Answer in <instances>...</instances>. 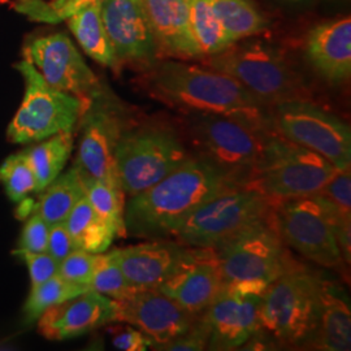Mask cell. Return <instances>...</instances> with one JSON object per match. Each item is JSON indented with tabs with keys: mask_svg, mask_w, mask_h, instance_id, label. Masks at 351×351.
<instances>
[{
	"mask_svg": "<svg viewBox=\"0 0 351 351\" xmlns=\"http://www.w3.org/2000/svg\"><path fill=\"white\" fill-rule=\"evenodd\" d=\"M241 185L233 176L193 154L173 172L125 201L126 236L149 241L172 239L202 204Z\"/></svg>",
	"mask_w": 351,
	"mask_h": 351,
	"instance_id": "obj_1",
	"label": "cell"
},
{
	"mask_svg": "<svg viewBox=\"0 0 351 351\" xmlns=\"http://www.w3.org/2000/svg\"><path fill=\"white\" fill-rule=\"evenodd\" d=\"M147 88L154 98L184 112L223 114L272 128L268 107L234 78L208 66L160 62L151 69Z\"/></svg>",
	"mask_w": 351,
	"mask_h": 351,
	"instance_id": "obj_2",
	"label": "cell"
},
{
	"mask_svg": "<svg viewBox=\"0 0 351 351\" xmlns=\"http://www.w3.org/2000/svg\"><path fill=\"white\" fill-rule=\"evenodd\" d=\"M275 224L287 246L307 261L339 268L351 261V219L322 194L275 203Z\"/></svg>",
	"mask_w": 351,
	"mask_h": 351,
	"instance_id": "obj_3",
	"label": "cell"
},
{
	"mask_svg": "<svg viewBox=\"0 0 351 351\" xmlns=\"http://www.w3.org/2000/svg\"><path fill=\"white\" fill-rule=\"evenodd\" d=\"M322 278L297 263L275 280L264 291L255 337L280 346L307 348L319 322Z\"/></svg>",
	"mask_w": 351,
	"mask_h": 351,
	"instance_id": "obj_4",
	"label": "cell"
},
{
	"mask_svg": "<svg viewBox=\"0 0 351 351\" xmlns=\"http://www.w3.org/2000/svg\"><path fill=\"white\" fill-rule=\"evenodd\" d=\"M204 65L234 78L265 107L308 99V91L284 53L262 40L236 42L203 59Z\"/></svg>",
	"mask_w": 351,
	"mask_h": 351,
	"instance_id": "obj_5",
	"label": "cell"
},
{
	"mask_svg": "<svg viewBox=\"0 0 351 351\" xmlns=\"http://www.w3.org/2000/svg\"><path fill=\"white\" fill-rule=\"evenodd\" d=\"M272 128L213 113H189L185 139L191 154L211 162L242 185L263 156Z\"/></svg>",
	"mask_w": 351,
	"mask_h": 351,
	"instance_id": "obj_6",
	"label": "cell"
},
{
	"mask_svg": "<svg viewBox=\"0 0 351 351\" xmlns=\"http://www.w3.org/2000/svg\"><path fill=\"white\" fill-rule=\"evenodd\" d=\"M185 137L163 123L133 121L114 151L120 188L130 197L152 186L191 156Z\"/></svg>",
	"mask_w": 351,
	"mask_h": 351,
	"instance_id": "obj_7",
	"label": "cell"
},
{
	"mask_svg": "<svg viewBox=\"0 0 351 351\" xmlns=\"http://www.w3.org/2000/svg\"><path fill=\"white\" fill-rule=\"evenodd\" d=\"M224 289L264 294L267 288L297 262L280 237L275 215L217 249Z\"/></svg>",
	"mask_w": 351,
	"mask_h": 351,
	"instance_id": "obj_8",
	"label": "cell"
},
{
	"mask_svg": "<svg viewBox=\"0 0 351 351\" xmlns=\"http://www.w3.org/2000/svg\"><path fill=\"white\" fill-rule=\"evenodd\" d=\"M337 171L322 155L274 133L245 186L272 201H285L317 194Z\"/></svg>",
	"mask_w": 351,
	"mask_h": 351,
	"instance_id": "obj_9",
	"label": "cell"
},
{
	"mask_svg": "<svg viewBox=\"0 0 351 351\" xmlns=\"http://www.w3.org/2000/svg\"><path fill=\"white\" fill-rule=\"evenodd\" d=\"M276 202L245 185L202 204L178 228L173 241L188 247L217 249L274 215Z\"/></svg>",
	"mask_w": 351,
	"mask_h": 351,
	"instance_id": "obj_10",
	"label": "cell"
},
{
	"mask_svg": "<svg viewBox=\"0 0 351 351\" xmlns=\"http://www.w3.org/2000/svg\"><path fill=\"white\" fill-rule=\"evenodd\" d=\"M16 68L24 77L25 94L7 130L10 142L26 145L75 132L88 101L52 88L25 59L16 64Z\"/></svg>",
	"mask_w": 351,
	"mask_h": 351,
	"instance_id": "obj_11",
	"label": "cell"
},
{
	"mask_svg": "<svg viewBox=\"0 0 351 351\" xmlns=\"http://www.w3.org/2000/svg\"><path fill=\"white\" fill-rule=\"evenodd\" d=\"M133 117L124 103L107 86L88 99L78 128L81 137L75 167L82 180H101L119 184L114 165V151Z\"/></svg>",
	"mask_w": 351,
	"mask_h": 351,
	"instance_id": "obj_12",
	"label": "cell"
},
{
	"mask_svg": "<svg viewBox=\"0 0 351 351\" xmlns=\"http://www.w3.org/2000/svg\"><path fill=\"white\" fill-rule=\"evenodd\" d=\"M275 133L314 151L339 169L350 168L351 130L343 120L310 99L282 101L269 107Z\"/></svg>",
	"mask_w": 351,
	"mask_h": 351,
	"instance_id": "obj_13",
	"label": "cell"
},
{
	"mask_svg": "<svg viewBox=\"0 0 351 351\" xmlns=\"http://www.w3.org/2000/svg\"><path fill=\"white\" fill-rule=\"evenodd\" d=\"M23 53L52 88L81 99L88 101L106 86L64 33L30 38Z\"/></svg>",
	"mask_w": 351,
	"mask_h": 351,
	"instance_id": "obj_14",
	"label": "cell"
},
{
	"mask_svg": "<svg viewBox=\"0 0 351 351\" xmlns=\"http://www.w3.org/2000/svg\"><path fill=\"white\" fill-rule=\"evenodd\" d=\"M116 302V322L129 324L143 332L152 342V349L182 336L195 324L199 316L184 310L159 289L137 290Z\"/></svg>",
	"mask_w": 351,
	"mask_h": 351,
	"instance_id": "obj_15",
	"label": "cell"
},
{
	"mask_svg": "<svg viewBox=\"0 0 351 351\" xmlns=\"http://www.w3.org/2000/svg\"><path fill=\"white\" fill-rule=\"evenodd\" d=\"M262 298L263 294L224 289L201 314L210 335L207 350H236L249 343L261 329Z\"/></svg>",
	"mask_w": 351,
	"mask_h": 351,
	"instance_id": "obj_16",
	"label": "cell"
},
{
	"mask_svg": "<svg viewBox=\"0 0 351 351\" xmlns=\"http://www.w3.org/2000/svg\"><path fill=\"white\" fill-rule=\"evenodd\" d=\"M158 289L190 314L199 316L224 291L216 251L186 246L173 275Z\"/></svg>",
	"mask_w": 351,
	"mask_h": 351,
	"instance_id": "obj_17",
	"label": "cell"
},
{
	"mask_svg": "<svg viewBox=\"0 0 351 351\" xmlns=\"http://www.w3.org/2000/svg\"><path fill=\"white\" fill-rule=\"evenodd\" d=\"M101 16L119 65L156 59L159 47L142 0H101Z\"/></svg>",
	"mask_w": 351,
	"mask_h": 351,
	"instance_id": "obj_18",
	"label": "cell"
},
{
	"mask_svg": "<svg viewBox=\"0 0 351 351\" xmlns=\"http://www.w3.org/2000/svg\"><path fill=\"white\" fill-rule=\"evenodd\" d=\"M116 322V302L88 290L52 306L38 319V332L51 341H65Z\"/></svg>",
	"mask_w": 351,
	"mask_h": 351,
	"instance_id": "obj_19",
	"label": "cell"
},
{
	"mask_svg": "<svg viewBox=\"0 0 351 351\" xmlns=\"http://www.w3.org/2000/svg\"><path fill=\"white\" fill-rule=\"evenodd\" d=\"M186 246L168 239L114 249L113 255L129 285L134 290L158 289L173 275Z\"/></svg>",
	"mask_w": 351,
	"mask_h": 351,
	"instance_id": "obj_20",
	"label": "cell"
},
{
	"mask_svg": "<svg viewBox=\"0 0 351 351\" xmlns=\"http://www.w3.org/2000/svg\"><path fill=\"white\" fill-rule=\"evenodd\" d=\"M306 56L315 71L330 84L351 75L350 16L315 26L306 39Z\"/></svg>",
	"mask_w": 351,
	"mask_h": 351,
	"instance_id": "obj_21",
	"label": "cell"
},
{
	"mask_svg": "<svg viewBox=\"0 0 351 351\" xmlns=\"http://www.w3.org/2000/svg\"><path fill=\"white\" fill-rule=\"evenodd\" d=\"M159 52L180 60L201 59L190 26L191 0H142Z\"/></svg>",
	"mask_w": 351,
	"mask_h": 351,
	"instance_id": "obj_22",
	"label": "cell"
},
{
	"mask_svg": "<svg viewBox=\"0 0 351 351\" xmlns=\"http://www.w3.org/2000/svg\"><path fill=\"white\" fill-rule=\"evenodd\" d=\"M315 350L349 351L351 311L349 295L336 282L322 278L320 314L310 345Z\"/></svg>",
	"mask_w": 351,
	"mask_h": 351,
	"instance_id": "obj_23",
	"label": "cell"
},
{
	"mask_svg": "<svg viewBox=\"0 0 351 351\" xmlns=\"http://www.w3.org/2000/svg\"><path fill=\"white\" fill-rule=\"evenodd\" d=\"M101 0H94L68 17L66 21L86 55L103 66L116 69L119 63L101 21Z\"/></svg>",
	"mask_w": 351,
	"mask_h": 351,
	"instance_id": "obj_24",
	"label": "cell"
},
{
	"mask_svg": "<svg viewBox=\"0 0 351 351\" xmlns=\"http://www.w3.org/2000/svg\"><path fill=\"white\" fill-rule=\"evenodd\" d=\"M40 193L39 201L33 206V213L52 226L66 220L75 204L85 197V186L78 171L72 167L58 176Z\"/></svg>",
	"mask_w": 351,
	"mask_h": 351,
	"instance_id": "obj_25",
	"label": "cell"
},
{
	"mask_svg": "<svg viewBox=\"0 0 351 351\" xmlns=\"http://www.w3.org/2000/svg\"><path fill=\"white\" fill-rule=\"evenodd\" d=\"M77 250L101 254L108 250L116 233L84 197L64 221Z\"/></svg>",
	"mask_w": 351,
	"mask_h": 351,
	"instance_id": "obj_26",
	"label": "cell"
},
{
	"mask_svg": "<svg viewBox=\"0 0 351 351\" xmlns=\"http://www.w3.org/2000/svg\"><path fill=\"white\" fill-rule=\"evenodd\" d=\"M73 151V132H64L30 146L23 154L30 164L36 180L37 193L47 188L63 172Z\"/></svg>",
	"mask_w": 351,
	"mask_h": 351,
	"instance_id": "obj_27",
	"label": "cell"
},
{
	"mask_svg": "<svg viewBox=\"0 0 351 351\" xmlns=\"http://www.w3.org/2000/svg\"><path fill=\"white\" fill-rule=\"evenodd\" d=\"M213 11L232 43L264 33L269 21L251 0H211Z\"/></svg>",
	"mask_w": 351,
	"mask_h": 351,
	"instance_id": "obj_28",
	"label": "cell"
},
{
	"mask_svg": "<svg viewBox=\"0 0 351 351\" xmlns=\"http://www.w3.org/2000/svg\"><path fill=\"white\" fill-rule=\"evenodd\" d=\"M190 26L201 59L216 55L233 45L213 11L211 0H191Z\"/></svg>",
	"mask_w": 351,
	"mask_h": 351,
	"instance_id": "obj_29",
	"label": "cell"
},
{
	"mask_svg": "<svg viewBox=\"0 0 351 351\" xmlns=\"http://www.w3.org/2000/svg\"><path fill=\"white\" fill-rule=\"evenodd\" d=\"M85 197L94 211L112 228L116 237L126 236L124 226L125 194L120 185L101 180H82Z\"/></svg>",
	"mask_w": 351,
	"mask_h": 351,
	"instance_id": "obj_30",
	"label": "cell"
},
{
	"mask_svg": "<svg viewBox=\"0 0 351 351\" xmlns=\"http://www.w3.org/2000/svg\"><path fill=\"white\" fill-rule=\"evenodd\" d=\"M90 290L88 285H80L68 281L62 276L51 277L47 281L32 287L30 294L24 306L26 323H34L46 310L52 306L75 298Z\"/></svg>",
	"mask_w": 351,
	"mask_h": 351,
	"instance_id": "obj_31",
	"label": "cell"
},
{
	"mask_svg": "<svg viewBox=\"0 0 351 351\" xmlns=\"http://www.w3.org/2000/svg\"><path fill=\"white\" fill-rule=\"evenodd\" d=\"M0 182L8 198L17 203L24 201L27 194L37 190L36 175L23 151L8 156L0 165Z\"/></svg>",
	"mask_w": 351,
	"mask_h": 351,
	"instance_id": "obj_32",
	"label": "cell"
},
{
	"mask_svg": "<svg viewBox=\"0 0 351 351\" xmlns=\"http://www.w3.org/2000/svg\"><path fill=\"white\" fill-rule=\"evenodd\" d=\"M88 287L91 290L103 294L113 301L123 300L137 291L129 285L113 255V251L108 254L101 252L99 255V261Z\"/></svg>",
	"mask_w": 351,
	"mask_h": 351,
	"instance_id": "obj_33",
	"label": "cell"
},
{
	"mask_svg": "<svg viewBox=\"0 0 351 351\" xmlns=\"http://www.w3.org/2000/svg\"><path fill=\"white\" fill-rule=\"evenodd\" d=\"M91 1L94 0H12L11 3L14 10L36 21L58 24Z\"/></svg>",
	"mask_w": 351,
	"mask_h": 351,
	"instance_id": "obj_34",
	"label": "cell"
},
{
	"mask_svg": "<svg viewBox=\"0 0 351 351\" xmlns=\"http://www.w3.org/2000/svg\"><path fill=\"white\" fill-rule=\"evenodd\" d=\"M99 255L101 254L75 250L60 262L58 275L75 284L88 287L99 261Z\"/></svg>",
	"mask_w": 351,
	"mask_h": 351,
	"instance_id": "obj_35",
	"label": "cell"
},
{
	"mask_svg": "<svg viewBox=\"0 0 351 351\" xmlns=\"http://www.w3.org/2000/svg\"><path fill=\"white\" fill-rule=\"evenodd\" d=\"M319 194L330 202L342 216L351 219L350 168L339 169Z\"/></svg>",
	"mask_w": 351,
	"mask_h": 351,
	"instance_id": "obj_36",
	"label": "cell"
},
{
	"mask_svg": "<svg viewBox=\"0 0 351 351\" xmlns=\"http://www.w3.org/2000/svg\"><path fill=\"white\" fill-rule=\"evenodd\" d=\"M20 259L24 261L29 275L32 287H36L38 284H42L47 281L51 277L56 276L59 272V262L51 256L47 251L45 252H30V251L17 250L13 252Z\"/></svg>",
	"mask_w": 351,
	"mask_h": 351,
	"instance_id": "obj_37",
	"label": "cell"
},
{
	"mask_svg": "<svg viewBox=\"0 0 351 351\" xmlns=\"http://www.w3.org/2000/svg\"><path fill=\"white\" fill-rule=\"evenodd\" d=\"M50 226L37 213L27 216L25 226L23 229L19 250L30 251V252H45L49 245Z\"/></svg>",
	"mask_w": 351,
	"mask_h": 351,
	"instance_id": "obj_38",
	"label": "cell"
},
{
	"mask_svg": "<svg viewBox=\"0 0 351 351\" xmlns=\"http://www.w3.org/2000/svg\"><path fill=\"white\" fill-rule=\"evenodd\" d=\"M208 328L199 315L195 324L182 336L164 345L159 350L164 351H199L207 350L208 345Z\"/></svg>",
	"mask_w": 351,
	"mask_h": 351,
	"instance_id": "obj_39",
	"label": "cell"
},
{
	"mask_svg": "<svg viewBox=\"0 0 351 351\" xmlns=\"http://www.w3.org/2000/svg\"><path fill=\"white\" fill-rule=\"evenodd\" d=\"M113 346L123 351H145L152 346L151 339L133 326H112L108 328Z\"/></svg>",
	"mask_w": 351,
	"mask_h": 351,
	"instance_id": "obj_40",
	"label": "cell"
},
{
	"mask_svg": "<svg viewBox=\"0 0 351 351\" xmlns=\"http://www.w3.org/2000/svg\"><path fill=\"white\" fill-rule=\"evenodd\" d=\"M75 250H77L75 242L64 223L50 226L47 252L50 254L51 256H53L60 263L64 258H66L71 252H73Z\"/></svg>",
	"mask_w": 351,
	"mask_h": 351,
	"instance_id": "obj_41",
	"label": "cell"
},
{
	"mask_svg": "<svg viewBox=\"0 0 351 351\" xmlns=\"http://www.w3.org/2000/svg\"><path fill=\"white\" fill-rule=\"evenodd\" d=\"M285 1H290V3H301V1H304V0H285Z\"/></svg>",
	"mask_w": 351,
	"mask_h": 351,
	"instance_id": "obj_42",
	"label": "cell"
},
{
	"mask_svg": "<svg viewBox=\"0 0 351 351\" xmlns=\"http://www.w3.org/2000/svg\"><path fill=\"white\" fill-rule=\"evenodd\" d=\"M8 1H10V3H11V1H12V0H0V3H8Z\"/></svg>",
	"mask_w": 351,
	"mask_h": 351,
	"instance_id": "obj_43",
	"label": "cell"
}]
</instances>
